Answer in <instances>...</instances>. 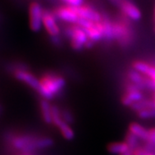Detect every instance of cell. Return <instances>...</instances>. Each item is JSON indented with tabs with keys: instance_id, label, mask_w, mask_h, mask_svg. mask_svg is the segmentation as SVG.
I'll list each match as a JSON object with an SVG mask.
<instances>
[{
	"instance_id": "6da1fadb",
	"label": "cell",
	"mask_w": 155,
	"mask_h": 155,
	"mask_svg": "<svg viewBox=\"0 0 155 155\" xmlns=\"http://www.w3.org/2000/svg\"><path fill=\"white\" fill-rule=\"evenodd\" d=\"M6 139L13 149L20 151L24 155H30L39 150L49 148L54 144V140L49 137L33 136L24 133H8Z\"/></svg>"
},
{
	"instance_id": "7a4b0ae2",
	"label": "cell",
	"mask_w": 155,
	"mask_h": 155,
	"mask_svg": "<svg viewBox=\"0 0 155 155\" xmlns=\"http://www.w3.org/2000/svg\"><path fill=\"white\" fill-rule=\"evenodd\" d=\"M66 80L55 72H46L40 78V87L37 93L43 99L50 101L63 91L66 86Z\"/></svg>"
},
{
	"instance_id": "3957f363",
	"label": "cell",
	"mask_w": 155,
	"mask_h": 155,
	"mask_svg": "<svg viewBox=\"0 0 155 155\" xmlns=\"http://www.w3.org/2000/svg\"><path fill=\"white\" fill-rule=\"evenodd\" d=\"M113 25V37L120 47H130L134 41V33L130 25L126 21L119 20L112 21Z\"/></svg>"
},
{
	"instance_id": "277c9868",
	"label": "cell",
	"mask_w": 155,
	"mask_h": 155,
	"mask_svg": "<svg viewBox=\"0 0 155 155\" xmlns=\"http://www.w3.org/2000/svg\"><path fill=\"white\" fill-rule=\"evenodd\" d=\"M10 71L12 72L13 76L15 79L25 84L26 86L37 92L40 87V79L37 78V76L32 72L29 71L22 63H12L10 66Z\"/></svg>"
},
{
	"instance_id": "5b68a950",
	"label": "cell",
	"mask_w": 155,
	"mask_h": 155,
	"mask_svg": "<svg viewBox=\"0 0 155 155\" xmlns=\"http://www.w3.org/2000/svg\"><path fill=\"white\" fill-rule=\"evenodd\" d=\"M65 35L70 41V45L73 50L77 51L86 48V45L90 41L86 31L76 24H72L65 29Z\"/></svg>"
},
{
	"instance_id": "8992f818",
	"label": "cell",
	"mask_w": 155,
	"mask_h": 155,
	"mask_svg": "<svg viewBox=\"0 0 155 155\" xmlns=\"http://www.w3.org/2000/svg\"><path fill=\"white\" fill-rule=\"evenodd\" d=\"M44 9L38 2H32L29 7V27L33 32H39L43 25Z\"/></svg>"
},
{
	"instance_id": "52a82bcc",
	"label": "cell",
	"mask_w": 155,
	"mask_h": 155,
	"mask_svg": "<svg viewBox=\"0 0 155 155\" xmlns=\"http://www.w3.org/2000/svg\"><path fill=\"white\" fill-rule=\"evenodd\" d=\"M55 18L59 20L71 23V24H77L79 17L78 16L77 13L74 10L73 6H59L53 11Z\"/></svg>"
},
{
	"instance_id": "ba28073f",
	"label": "cell",
	"mask_w": 155,
	"mask_h": 155,
	"mask_svg": "<svg viewBox=\"0 0 155 155\" xmlns=\"http://www.w3.org/2000/svg\"><path fill=\"white\" fill-rule=\"evenodd\" d=\"M43 25L46 32L48 33V35H50V37H55V36L60 35L61 30L56 21V18L53 12L44 10Z\"/></svg>"
},
{
	"instance_id": "9c48e42d",
	"label": "cell",
	"mask_w": 155,
	"mask_h": 155,
	"mask_svg": "<svg viewBox=\"0 0 155 155\" xmlns=\"http://www.w3.org/2000/svg\"><path fill=\"white\" fill-rule=\"evenodd\" d=\"M79 18L87 19L94 22H98L102 20V16L100 13L94 10L91 6L87 5H82L79 6H73Z\"/></svg>"
},
{
	"instance_id": "30bf717a",
	"label": "cell",
	"mask_w": 155,
	"mask_h": 155,
	"mask_svg": "<svg viewBox=\"0 0 155 155\" xmlns=\"http://www.w3.org/2000/svg\"><path fill=\"white\" fill-rule=\"evenodd\" d=\"M120 10L123 14L130 20L139 21L142 18V13L139 7L133 2L125 0L120 3Z\"/></svg>"
},
{
	"instance_id": "8fae6325",
	"label": "cell",
	"mask_w": 155,
	"mask_h": 155,
	"mask_svg": "<svg viewBox=\"0 0 155 155\" xmlns=\"http://www.w3.org/2000/svg\"><path fill=\"white\" fill-rule=\"evenodd\" d=\"M143 98L144 97L142 90H129V91H124L120 98V101L124 106L131 108L133 104L143 100Z\"/></svg>"
},
{
	"instance_id": "7c38bea8",
	"label": "cell",
	"mask_w": 155,
	"mask_h": 155,
	"mask_svg": "<svg viewBox=\"0 0 155 155\" xmlns=\"http://www.w3.org/2000/svg\"><path fill=\"white\" fill-rule=\"evenodd\" d=\"M131 68L150 78L155 84V66L145 61L135 60L132 63Z\"/></svg>"
},
{
	"instance_id": "4fadbf2b",
	"label": "cell",
	"mask_w": 155,
	"mask_h": 155,
	"mask_svg": "<svg viewBox=\"0 0 155 155\" xmlns=\"http://www.w3.org/2000/svg\"><path fill=\"white\" fill-rule=\"evenodd\" d=\"M40 112L44 122L47 124H52V105L49 101L42 99L40 101Z\"/></svg>"
},
{
	"instance_id": "5bb4252c",
	"label": "cell",
	"mask_w": 155,
	"mask_h": 155,
	"mask_svg": "<svg viewBox=\"0 0 155 155\" xmlns=\"http://www.w3.org/2000/svg\"><path fill=\"white\" fill-rule=\"evenodd\" d=\"M128 131L143 141H146L148 135V130L146 127L136 122L131 123L128 126Z\"/></svg>"
},
{
	"instance_id": "9a60e30c",
	"label": "cell",
	"mask_w": 155,
	"mask_h": 155,
	"mask_svg": "<svg viewBox=\"0 0 155 155\" xmlns=\"http://www.w3.org/2000/svg\"><path fill=\"white\" fill-rule=\"evenodd\" d=\"M107 150L109 153L113 154L122 155L131 150V148L125 142H116L109 143L107 147Z\"/></svg>"
},
{
	"instance_id": "2e32d148",
	"label": "cell",
	"mask_w": 155,
	"mask_h": 155,
	"mask_svg": "<svg viewBox=\"0 0 155 155\" xmlns=\"http://www.w3.org/2000/svg\"><path fill=\"white\" fill-rule=\"evenodd\" d=\"M56 127L59 129V131L60 132V134H61V135L66 140L70 141L74 139L75 134H74V131L73 128H72L70 124L67 123L66 121L63 120L60 124H58V126Z\"/></svg>"
},
{
	"instance_id": "e0dca14e",
	"label": "cell",
	"mask_w": 155,
	"mask_h": 155,
	"mask_svg": "<svg viewBox=\"0 0 155 155\" xmlns=\"http://www.w3.org/2000/svg\"><path fill=\"white\" fill-rule=\"evenodd\" d=\"M137 116L143 120H149V119L155 118V108H148L140 110L136 112Z\"/></svg>"
},
{
	"instance_id": "ac0fdd59",
	"label": "cell",
	"mask_w": 155,
	"mask_h": 155,
	"mask_svg": "<svg viewBox=\"0 0 155 155\" xmlns=\"http://www.w3.org/2000/svg\"><path fill=\"white\" fill-rule=\"evenodd\" d=\"M124 142L129 146V147L131 150H135V148L139 147V139L129 131L127 132Z\"/></svg>"
},
{
	"instance_id": "d6986e66",
	"label": "cell",
	"mask_w": 155,
	"mask_h": 155,
	"mask_svg": "<svg viewBox=\"0 0 155 155\" xmlns=\"http://www.w3.org/2000/svg\"><path fill=\"white\" fill-rule=\"evenodd\" d=\"M146 142L148 147H155V127L148 129V135Z\"/></svg>"
},
{
	"instance_id": "ffe728a7",
	"label": "cell",
	"mask_w": 155,
	"mask_h": 155,
	"mask_svg": "<svg viewBox=\"0 0 155 155\" xmlns=\"http://www.w3.org/2000/svg\"><path fill=\"white\" fill-rule=\"evenodd\" d=\"M62 112V117H63V120L66 121L68 124H72V123L74 121V116L72 114V112L69 110V109H67V108H64V109H61Z\"/></svg>"
},
{
	"instance_id": "44dd1931",
	"label": "cell",
	"mask_w": 155,
	"mask_h": 155,
	"mask_svg": "<svg viewBox=\"0 0 155 155\" xmlns=\"http://www.w3.org/2000/svg\"><path fill=\"white\" fill-rule=\"evenodd\" d=\"M149 152L143 147H137L133 150V155H147Z\"/></svg>"
},
{
	"instance_id": "7402d4cb",
	"label": "cell",
	"mask_w": 155,
	"mask_h": 155,
	"mask_svg": "<svg viewBox=\"0 0 155 155\" xmlns=\"http://www.w3.org/2000/svg\"><path fill=\"white\" fill-rule=\"evenodd\" d=\"M51 42L55 46H61L62 45V40L59 36H55V37H51Z\"/></svg>"
},
{
	"instance_id": "603a6c76",
	"label": "cell",
	"mask_w": 155,
	"mask_h": 155,
	"mask_svg": "<svg viewBox=\"0 0 155 155\" xmlns=\"http://www.w3.org/2000/svg\"><path fill=\"white\" fill-rule=\"evenodd\" d=\"M122 155H133V150H129L127 152H126V153H124Z\"/></svg>"
},
{
	"instance_id": "cb8c5ba5",
	"label": "cell",
	"mask_w": 155,
	"mask_h": 155,
	"mask_svg": "<svg viewBox=\"0 0 155 155\" xmlns=\"http://www.w3.org/2000/svg\"><path fill=\"white\" fill-rule=\"evenodd\" d=\"M152 101H153V106L155 108V92H153V96H152Z\"/></svg>"
},
{
	"instance_id": "d4e9b609",
	"label": "cell",
	"mask_w": 155,
	"mask_h": 155,
	"mask_svg": "<svg viewBox=\"0 0 155 155\" xmlns=\"http://www.w3.org/2000/svg\"><path fill=\"white\" fill-rule=\"evenodd\" d=\"M153 20H154V23H155V8H154V13H153Z\"/></svg>"
},
{
	"instance_id": "484cf974",
	"label": "cell",
	"mask_w": 155,
	"mask_h": 155,
	"mask_svg": "<svg viewBox=\"0 0 155 155\" xmlns=\"http://www.w3.org/2000/svg\"><path fill=\"white\" fill-rule=\"evenodd\" d=\"M147 155H154V154H152V153H148V154H147Z\"/></svg>"
},
{
	"instance_id": "4316f807",
	"label": "cell",
	"mask_w": 155,
	"mask_h": 155,
	"mask_svg": "<svg viewBox=\"0 0 155 155\" xmlns=\"http://www.w3.org/2000/svg\"><path fill=\"white\" fill-rule=\"evenodd\" d=\"M154 31H155V29H154Z\"/></svg>"
},
{
	"instance_id": "83f0119b",
	"label": "cell",
	"mask_w": 155,
	"mask_h": 155,
	"mask_svg": "<svg viewBox=\"0 0 155 155\" xmlns=\"http://www.w3.org/2000/svg\"><path fill=\"white\" fill-rule=\"evenodd\" d=\"M22 155H24V154H22Z\"/></svg>"
}]
</instances>
